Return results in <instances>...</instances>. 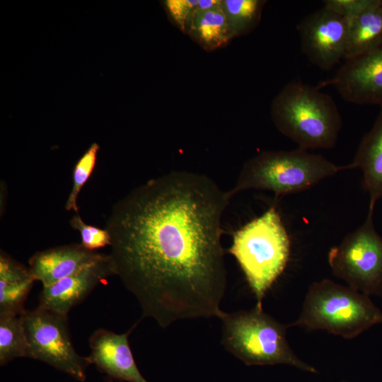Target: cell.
I'll use <instances>...</instances> for the list:
<instances>
[{
  "mask_svg": "<svg viewBox=\"0 0 382 382\" xmlns=\"http://www.w3.org/2000/svg\"><path fill=\"white\" fill-rule=\"evenodd\" d=\"M187 35L207 51L226 46L232 37L221 4L209 9L197 8Z\"/></svg>",
  "mask_w": 382,
  "mask_h": 382,
  "instance_id": "17",
  "label": "cell"
},
{
  "mask_svg": "<svg viewBox=\"0 0 382 382\" xmlns=\"http://www.w3.org/2000/svg\"><path fill=\"white\" fill-rule=\"evenodd\" d=\"M136 326L123 334L100 328L89 338L91 364L96 365L111 379L121 382H148L139 371L128 337Z\"/></svg>",
  "mask_w": 382,
  "mask_h": 382,
  "instance_id": "12",
  "label": "cell"
},
{
  "mask_svg": "<svg viewBox=\"0 0 382 382\" xmlns=\"http://www.w3.org/2000/svg\"><path fill=\"white\" fill-rule=\"evenodd\" d=\"M333 78L318 88L332 86L342 99L356 105H382V45L345 59Z\"/></svg>",
  "mask_w": 382,
  "mask_h": 382,
  "instance_id": "10",
  "label": "cell"
},
{
  "mask_svg": "<svg viewBox=\"0 0 382 382\" xmlns=\"http://www.w3.org/2000/svg\"><path fill=\"white\" fill-rule=\"evenodd\" d=\"M99 149L97 143H93L76 162L73 172V186L65 204L66 210L79 214V194L94 170Z\"/></svg>",
  "mask_w": 382,
  "mask_h": 382,
  "instance_id": "20",
  "label": "cell"
},
{
  "mask_svg": "<svg viewBox=\"0 0 382 382\" xmlns=\"http://www.w3.org/2000/svg\"><path fill=\"white\" fill-rule=\"evenodd\" d=\"M103 255L91 251L80 243H73L37 252L29 260V269L42 287L67 277Z\"/></svg>",
  "mask_w": 382,
  "mask_h": 382,
  "instance_id": "13",
  "label": "cell"
},
{
  "mask_svg": "<svg viewBox=\"0 0 382 382\" xmlns=\"http://www.w3.org/2000/svg\"><path fill=\"white\" fill-rule=\"evenodd\" d=\"M374 210L364 222L330 248L328 260L335 277L366 295L382 296V236L374 224Z\"/></svg>",
  "mask_w": 382,
  "mask_h": 382,
  "instance_id": "7",
  "label": "cell"
},
{
  "mask_svg": "<svg viewBox=\"0 0 382 382\" xmlns=\"http://www.w3.org/2000/svg\"><path fill=\"white\" fill-rule=\"evenodd\" d=\"M270 115L276 128L305 150L333 148L342 127L332 97L301 81L282 88L272 102Z\"/></svg>",
  "mask_w": 382,
  "mask_h": 382,
  "instance_id": "2",
  "label": "cell"
},
{
  "mask_svg": "<svg viewBox=\"0 0 382 382\" xmlns=\"http://www.w3.org/2000/svg\"><path fill=\"white\" fill-rule=\"evenodd\" d=\"M265 0H221L231 37L250 33L259 25Z\"/></svg>",
  "mask_w": 382,
  "mask_h": 382,
  "instance_id": "18",
  "label": "cell"
},
{
  "mask_svg": "<svg viewBox=\"0 0 382 382\" xmlns=\"http://www.w3.org/2000/svg\"><path fill=\"white\" fill-rule=\"evenodd\" d=\"M349 28V20L323 6L305 16L296 26L301 51L320 69H331L345 59Z\"/></svg>",
  "mask_w": 382,
  "mask_h": 382,
  "instance_id": "9",
  "label": "cell"
},
{
  "mask_svg": "<svg viewBox=\"0 0 382 382\" xmlns=\"http://www.w3.org/2000/svg\"><path fill=\"white\" fill-rule=\"evenodd\" d=\"M348 169L360 168L363 187L369 196V210L382 197V110L372 128L362 137Z\"/></svg>",
  "mask_w": 382,
  "mask_h": 382,
  "instance_id": "14",
  "label": "cell"
},
{
  "mask_svg": "<svg viewBox=\"0 0 382 382\" xmlns=\"http://www.w3.org/2000/svg\"><path fill=\"white\" fill-rule=\"evenodd\" d=\"M381 323L382 312L369 296L324 279L310 286L298 319L289 325L352 339Z\"/></svg>",
  "mask_w": 382,
  "mask_h": 382,
  "instance_id": "5",
  "label": "cell"
},
{
  "mask_svg": "<svg viewBox=\"0 0 382 382\" xmlns=\"http://www.w3.org/2000/svg\"><path fill=\"white\" fill-rule=\"evenodd\" d=\"M342 382H347V381H342Z\"/></svg>",
  "mask_w": 382,
  "mask_h": 382,
  "instance_id": "24",
  "label": "cell"
},
{
  "mask_svg": "<svg viewBox=\"0 0 382 382\" xmlns=\"http://www.w3.org/2000/svg\"><path fill=\"white\" fill-rule=\"evenodd\" d=\"M382 45V4L373 3L349 21L345 59L369 52Z\"/></svg>",
  "mask_w": 382,
  "mask_h": 382,
  "instance_id": "16",
  "label": "cell"
},
{
  "mask_svg": "<svg viewBox=\"0 0 382 382\" xmlns=\"http://www.w3.org/2000/svg\"><path fill=\"white\" fill-rule=\"evenodd\" d=\"M23 323L28 340L26 357L37 359L67 374L76 381L86 380L88 357H81L71 342L67 315L38 306L26 311Z\"/></svg>",
  "mask_w": 382,
  "mask_h": 382,
  "instance_id": "8",
  "label": "cell"
},
{
  "mask_svg": "<svg viewBox=\"0 0 382 382\" xmlns=\"http://www.w3.org/2000/svg\"><path fill=\"white\" fill-rule=\"evenodd\" d=\"M221 343L225 349L248 366L286 364L316 374L317 369L300 359L286 337L284 325L255 306L250 311H221Z\"/></svg>",
  "mask_w": 382,
  "mask_h": 382,
  "instance_id": "6",
  "label": "cell"
},
{
  "mask_svg": "<svg viewBox=\"0 0 382 382\" xmlns=\"http://www.w3.org/2000/svg\"><path fill=\"white\" fill-rule=\"evenodd\" d=\"M381 4H382V0H381Z\"/></svg>",
  "mask_w": 382,
  "mask_h": 382,
  "instance_id": "25",
  "label": "cell"
},
{
  "mask_svg": "<svg viewBox=\"0 0 382 382\" xmlns=\"http://www.w3.org/2000/svg\"><path fill=\"white\" fill-rule=\"evenodd\" d=\"M115 275L112 260L103 255L73 274L46 287L40 294L39 306L52 311L67 315L81 303L101 282Z\"/></svg>",
  "mask_w": 382,
  "mask_h": 382,
  "instance_id": "11",
  "label": "cell"
},
{
  "mask_svg": "<svg viewBox=\"0 0 382 382\" xmlns=\"http://www.w3.org/2000/svg\"><path fill=\"white\" fill-rule=\"evenodd\" d=\"M199 0H165L162 5L169 21L183 33H187Z\"/></svg>",
  "mask_w": 382,
  "mask_h": 382,
  "instance_id": "22",
  "label": "cell"
},
{
  "mask_svg": "<svg viewBox=\"0 0 382 382\" xmlns=\"http://www.w3.org/2000/svg\"><path fill=\"white\" fill-rule=\"evenodd\" d=\"M35 281L29 267L1 252L0 314H23L24 303Z\"/></svg>",
  "mask_w": 382,
  "mask_h": 382,
  "instance_id": "15",
  "label": "cell"
},
{
  "mask_svg": "<svg viewBox=\"0 0 382 382\" xmlns=\"http://www.w3.org/2000/svg\"><path fill=\"white\" fill-rule=\"evenodd\" d=\"M23 314H0V365L18 357H26L28 340Z\"/></svg>",
  "mask_w": 382,
  "mask_h": 382,
  "instance_id": "19",
  "label": "cell"
},
{
  "mask_svg": "<svg viewBox=\"0 0 382 382\" xmlns=\"http://www.w3.org/2000/svg\"><path fill=\"white\" fill-rule=\"evenodd\" d=\"M71 226L79 231L81 238V244L86 249L96 251L99 248L111 245V236L105 228L86 224L79 214H76L69 221Z\"/></svg>",
  "mask_w": 382,
  "mask_h": 382,
  "instance_id": "21",
  "label": "cell"
},
{
  "mask_svg": "<svg viewBox=\"0 0 382 382\" xmlns=\"http://www.w3.org/2000/svg\"><path fill=\"white\" fill-rule=\"evenodd\" d=\"M374 0H325L324 6L337 15L352 20L367 8Z\"/></svg>",
  "mask_w": 382,
  "mask_h": 382,
  "instance_id": "23",
  "label": "cell"
},
{
  "mask_svg": "<svg viewBox=\"0 0 382 382\" xmlns=\"http://www.w3.org/2000/svg\"><path fill=\"white\" fill-rule=\"evenodd\" d=\"M347 165L334 164L320 154L301 148L291 151H263L243 165L232 197L239 192L254 189L273 192L276 196L307 190Z\"/></svg>",
  "mask_w": 382,
  "mask_h": 382,
  "instance_id": "4",
  "label": "cell"
},
{
  "mask_svg": "<svg viewBox=\"0 0 382 382\" xmlns=\"http://www.w3.org/2000/svg\"><path fill=\"white\" fill-rule=\"evenodd\" d=\"M291 242L275 207H270L233 233L228 249L262 308V299L284 272L289 261Z\"/></svg>",
  "mask_w": 382,
  "mask_h": 382,
  "instance_id": "3",
  "label": "cell"
},
{
  "mask_svg": "<svg viewBox=\"0 0 382 382\" xmlns=\"http://www.w3.org/2000/svg\"><path fill=\"white\" fill-rule=\"evenodd\" d=\"M231 198L208 176L177 170L113 205L109 255L143 318L167 328L219 316L227 278L221 221Z\"/></svg>",
  "mask_w": 382,
  "mask_h": 382,
  "instance_id": "1",
  "label": "cell"
}]
</instances>
